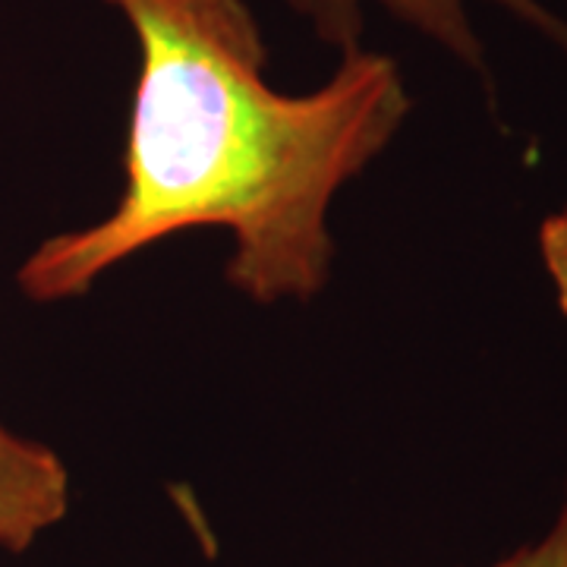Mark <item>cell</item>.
Returning a JSON list of instances; mask_svg holds the SVG:
<instances>
[{
	"mask_svg": "<svg viewBox=\"0 0 567 567\" xmlns=\"http://www.w3.org/2000/svg\"><path fill=\"white\" fill-rule=\"evenodd\" d=\"M287 3L300 17L309 20L319 41L338 48L341 54L360 48L363 7L365 3H379V7H385L391 17H398L406 25H413L416 32L439 41L464 66H470L476 76H483V82L492 89L486 48H483V41L470 25L466 0H287ZM492 3L505 7L517 20L539 29L551 44H558L565 51L567 58V22L561 17H555L543 0H492Z\"/></svg>",
	"mask_w": 567,
	"mask_h": 567,
	"instance_id": "7a4b0ae2",
	"label": "cell"
},
{
	"mask_svg": "<svg viewBox=\"0 0 567 567\" xmlns=\"http://www.w3.org/2000/svg\"><path fill=\"white\" fill-rule=\"evenodd\" d=\"M492 567H567V476L561 488V505L551 520V527L527 546L507 551Z\"/></svg>",
	"mask_w": 567,
	"mask_h": 567,
	"instance_id": "277c9868",
	"label": "cell"
},
{
	"mask_svg": "<svg viewBox=\"0 0 567 567\" xmlns=\"http://www.w3.org/2000/svg\"><path fill=\"white\" fill-rule=\"evenodd\" d=\"M70 511V473L41 442L0 423V548L25 555Z\"/></svg>",
	"mask_w": 567,
	"mask_h": 567,
	"instance_id": "3957f363",
	"label": "cell"
},
{
	"mask_svg": "<svg viewBox=\"0 0 567 567\" xmlns=\"http://www.w3.org/2000/svg\"><path fill=\"white\" fill-rule=\"evenodd\" d=\"M140 41L123 186L102 221L22 262L32 303L85 297L107 268L174 234L234 237L227 281L256 303L312 300L331 275L328 208L410 114L398 63L344 51L309 95L265 80L268 48L246 0H107Z\"/></svg>",
	"mask_w": 567,
	"mask_h": 567,
	"instance_id": "6da1fadb",
	"label": "cell"
},
{
	"mask_svg": "<svg viewBox=\"0 0 567 567\" xmlns=\"http://www.w3.org/2000/svg\"><path fill=\"white\" fill-rule=\"evenodd\" d=\"M539 259L555 287L558 312L567 319V205L539 224Z\"/></svg>",
	"mask_w": 567,
	"mask_h": 567,
	"instance_id": "5b68a950",
	"label": "cell"
}]
</instances>
